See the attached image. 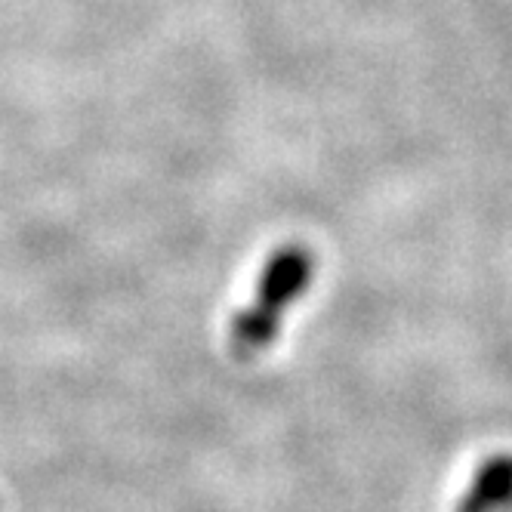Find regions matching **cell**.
Returning <instances> with one entry per match:
<instances>
[{
	"mask_svg": "<svg viewBox=\"0 0 512 512\" xmlns=\"http://www.w3.org/2000/svg\"><path fill=\"white\" fill-rule=\"evenodd\" d=\"M315 253L306 244L278 247L256 281V297L229 324V352L235 358H253L269 349L281 331L284 312L294 306L312 284Z\"/></svg>",
	"mask_w": 512,
	"mask_h": 512,
	"instance_id": "cell-1",
	"label": "cell"
},
{
	"mask_svg": "<svg viewBox=\"0 0 512 512\" xmlns=\"http://www.w3.org/2000/svg\"><path fill=\"white\" fill-rule=\"evenodd\" d=\"M457 512H512V454H494L479 466Z\"/></svg>",
	"mask_w": 512,
	"mask_h": 512,
	"instance_id": "cell-2",
	"label": "cell"
}]
</instances>
